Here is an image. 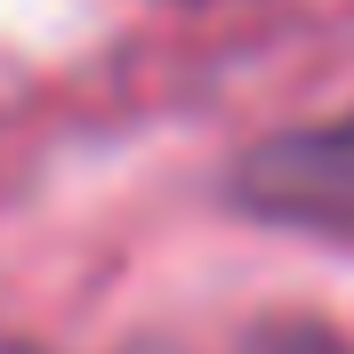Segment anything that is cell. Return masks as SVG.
Here are the masks:
<instances>
[{
    "label": "cell",
    "mask_w": 354,
    "mask_h": 354,
    "mask_svg": "<svg viewBox=\"0 0 354 354\" xmlns=\"http://www.w3.org/2000/svg\"><path fill=\"white\" fill-rule=\"evenodd\" d=\"M0 354H41V346H24L17 330H0Z\"/></svg>",
    "instance_id": "3"
},
{
    "label": "cell",
    "mask_w": 354,
    "mask_h": 354,
    "mask_svg": "<svg viewBox=\"0 0 354 354\" xmlns=\"http://www.w3.org/2000/svg\"><path fill=\"white\" fill-rule=\"evenodd\" d=\"M242 354H354L330 322H314V314H274L258 330L242 338Z\"/></svg>",
    "instance_id": "2"
},
{
    "label": "cell",
    "mask_w": 354,
    "mask_h": 354,
    "mask_svg": "<svg viewBox=\"0 0 354 354\" xmlns=\"http://www.w3.org/2000/svg\"><path fill=\"white\" fill-rule=\"evenodd\" d=\"M234 201L266 225H290V234L354 242V113L250 145L234 169Z\"/></svg>",
    "instance_id": "1"
}]
</instances>
